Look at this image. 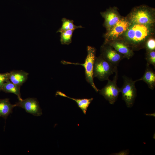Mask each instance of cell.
<instances>
[{"instance_id": "1", "label": "cell", "mask_w": 155, "mask_h": 155, "mask_svg": "<svg viewBox=\"0 0 155 155\" xmlns=\"http://www.w3.org/2000/svg\"><path fill=\"white\" fill-rule=\"evenodd\" d=\"M155 25L131 24L122 38L133 51L144 48L147 40L155 34Z\"/></svg>"}, {"instance_id": "2", "label": "cell", "mask_w": 155, "mask_h": 155, "mask_svg": "<svg viewBox=\"0 0 155 155\" xmlns=\"http://www.w3.org/2000/svg\"><path fill=\"white\" fill-rule=\"evenodd\" d=\"M126 16L131 24L155 25V9L145 5L134 7Z\"/></svg>"}, {"instance_id": "3", "label": "cell", "mask_w": 155, "mask_h": 155, "mask_svg": "<svg viewBox=\"0 0 155 155\" xmlns=\"http://www.w3.org/2000/svg\"><path fill=\"white\" fill-rule=\"evenodd\" d=\"M87 54L84 63H72L64 60L61 61V63L64 65L71 64L80 65L83 66L85 69V74L86 81L90 85L96 92H98L99 90L95 86L93 77V67L94 61L96 57V50L94 47L88 46H87Z\"/></svg>"}, {"instance_id": "4", "label": "cell", "mask_w": 155, "mask_h": 155, "mask_svg": "<svg viewBox=\"0 0 155 155\" xmlns=\"http://www.w3.org/2000/svg\"><path fill=\"white\" fill-rule=\"evenodd\" d=\"M117 70V67L113 66L100 55L96 57L94 61L93 77L101 81L107 80L109 76Z\"/></svg>"}, {"instance_id": "5", "label": "cell", "mask_w": 155, "mask_h": 155, "mask_svg": "<svg viewBox=\"0 0 155 155\" xmlns=\"http://www.w3.org/2000/svg\"><path fill=\"white\" fill-rule=\"evenodd\" d=\"M131 24L126 16H122L114 26L104 34V42L122 38Z\"/></svg>"}, {"instance_id": "6", "label": "cell", "mask_w": 155, "mask_h": 155, "mask_svg": "<svg viewBox=\"0 0 155 155\" xmlns=\"http://www.w3.org/2000/svg\"><path fill=\"white\" fill-rule=\"evenodd\" d=\"M123 78V84L120 88L122 99L125 101L128 107H131L134 104L137 96V90L135 85L136 82L125 76H124Z\"/></svg>"}, {"instance_id": "7", "label": "cell", "mask_w": 155, "mask_h": 155, "mask_svg": "<svg viewBox=\"0 0 155 155\" xmlns=\"http://www.w3.org/2000/svg\"><path fill=\"white\" fill-rule=\"evenodd\" d=\"M115 73L113 80L108 79L106 85L99 91L100 94L111 104H113L116 101L120 92V88L117 84L118 78V70Z\"/></svg>"}, {"instance_id": "8", "label": "cell", "mask_w": 155, "mask_h": 155, "mask_svg": "<svg viewBox=\"0 0 155 155\" xmlns=\"http://www.w3.org/2000/svg\"><path fill=\"white\" fill-rule=\"evenodd\" d=\"M100 50V55L115 67H117L121 61L125 58L123 55L106 43L104 42Z\"/></svg>"}, {"instance_id": "9", "label": "cell", "mask_w": 155, "mask_h": 155, "mask_svg": "<svg viewBox=\"0 0 155 155\" xmlns=\"http://www.w3.org/2000/svg\"><path fill=\"white\" fill-rule=\"evenodd\" d=\"M100 13L104 19L103 26L106 29V31L111 29L122 17L118 11L117 7L115 6L110 7Z\"/></svg>"}, {"instance_id": "10", "label": "cell", "mask_w": 155, "mask_h": 155, "mask_svg": "<svg viewBox=\"0 0 155 155\" xmlns=\"http://www.w3.org/2000/svg\"><path fill=\"white\" fill-rule=\"evenodd\" d=\"M16 106L24 109L26 112L35 116H40L42 115V110L37 99L33 98H28L19 100Z\"/></svg>"}, {"instance_id": "11", "label": "cell", "mask_w": 155, "mask_h": 155, "mask_svg": "<svg viewBox=\"0 0 155 155\" xmlns=\"http://www.w3.org/2000/svg\"><path fill=\"white\" fill-rule=\"evenodd\" d=\"M108 43L119 53L128 59L133 57L134 51L122 38L117 39L105 42Z\"/></svg>"}, {"instance_id": "12", "label": "cell", "mask_w": 155, "mask_h": 155, "mask_svg": "<svg viewBox=\"0 0 155 155\" xmlns=\"http://www.w3.org/2000/svg\"><path fill=\"white\" fill-rule=\"evenodd\" d=\"M29 73L23 70L11 71L9 73V79L13 84L20 87L27 80Z\"/></svg>"}, {"instance_id": "13", "label": "cell", "mask_w": 155, "mask_h": 155, "mask_svg": "<svg viewBox=\"0 0 155 155\" xmlns=\"http://www.w3.org/2000/svg\"><path fill=\"white\" fill-rule=\"evenodd\" d=\"M141 80L146 83L151 89L153 90L154 89L155 87V73L150 67L149 65L147 64L143 76L140 79L135 81L136 82Z\"/></svg>"}, {"instance_id": "14", "label": "cell", "mask_w": 155, "mask_h": 155, "mask_svg": "<svg viewBox=\"0 0 155 155\" xmlns=\"http://www.w3.org/2000/svg\"><path fill=\"white\" fill-rule=\"evenodd\" d=\"M56 96L59 95L71 99L75 101L77 103L78 107L82 111L83 113L86 114L87 109L93 98L77 99L70 97L62 92L58 91L55 94Z\"/></svg>"}, {"instance_id": "15", "label": "cell", "mask_w": 155, "mask_h": 155, "mask_svg": "<svg viewBox=\"0 0 155 155\" xmlns=\"http://www.w3.org/2000/svg\"><path fill=\"white\" fill-rule=\"evenodd\" d=\"M16 106V104H11L9 98L0 99V117L6 118Z\"/></svg>"}, {"instance_id": "16", "label": "cell", "mask_w": 155, "mask_h": 155, "mask_svg": "<svg viewBox=\"0 0 155 155\" xmlns=\"http://www.w3.org/2000/svg\"><path fill=\"white\" fill-rule=\"evenodd\" d=\"M20 87L13 84L9 80L4 84L2 91L6 93H11L16 95L19 100L22 99L21 97Z\"/></svg>"}, {"instance_id": "17", "label": "cell", "mask_w": 155, "mask_h": 155, "mask_svg": "<svg viewBox=\"0 0 155 155\" xmlns=\"http://www.w3.org/2000/svg\"><path fill=\"white\" fill-rule=\"evenodd\" d=\"M62 25L61 27L58 29L57 32H60L62 31L71 30H74L79 28H83L81 26H76L73 24V21L71 20H69L66 18H63L62 20Z\"/></svg>"}, {"instance_id": "18", "label": "cell", "mask_w": 155, "mask_h": 155, "mask_svg": "<svg viewBox=\"0 0 155 155\" xmlns=\"http://www.w3.org/2000/svg\"><path fill=\"white\" fill-rule=\"evenodd\" d=\"M74 30H68L61 32L60 41L62 44L69 45L72 42V38Z\"/></svg>"}, {"instance_id": "19", "label": "cell", "mask_w": 155, "mask_h": 155, "mask_svg": "<svg viewBox=\"0 0 155 155\" xmlns=\"http://www.w3.org/2000/svg\"><path fill=\"white\" fill-rule=\"evenodd\" d=\"M144 48L146 51H155V38L154 35L149 37L146 41Z\"/></svg>"}, {"instance_id": "20", "label": "cell", "mask_w": 155, "mask_h": 155, "mask_svg": "<svg viewBox=\"0 0 155 155\" xmlns=\"http://www.w3.org/2000/svg\"><path fill=\"white\" fill-rule=\"evenodd\" d=\"M147 64L155 67V51H146L145 58Z\"/></svg>"}, {"instance_id": "21", "label": "cell", "mask_w": 155, "mask_h": 155, "mask_svg": "<svg viewBox=\"0 0 155 155\" xmlns=\"http://www.w3.org/2000/svg\"><path fill=\"white\" fill-rule=\"evenodd\" d=\"M9 73H0V91L2 90V89L4 84L9 79Z\"/></svg>"}, {"instance_id": "22", "label": "cell", "mask_w": 155, "mask_h": 155, "mask_svg": "<svg viewBox=\"0 0 155 155\" xmlns=\"http://www.w3.org/2000/svg\"><path fill=\"white\" fill-rule=\"evenodd\" d=\"M129 150H124L120 152L119 153H117V154L120 155H127L129 154Z\"/></svg>"}]
</instances>
